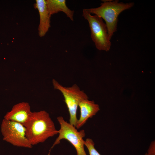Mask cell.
Returning <instances> with one entry per match:
<instances>
[{
	"label": "cell",
	"mask_w": 155,
	"mask_h": 155,
	"mask_svg": "<svg viewBox=\"0 0 155 155\" xmlns=\"http://www.w3.org/2000/svg\"><path fill=\"white\" fill-rule=\"evenodd\" d=\"M144 155H146V153Z\"/></svg>",
	"instance_id": "4fadbf2b"
},
{
	"label": "cell",
	"mask_w": 155,
	"mask_h": 155,
	"mask_svg": "<svg viewBox=\"0 0 155 155\" xmlns=\"http://www.w3.org/2000/svg\"><path fill=\"white\" fill-rule=\"evenodd\" d=\"M24 126L26 137L32 146L43 143L58 133L49 114L44 110L32 112L30 119Z\"/></svg>",
	"instance_id": "6da1fadb"
},
{
	"label": "cell",
	"mask_w": 155,
	"mask_h": 155,
	"mask_svg": "<svg viewBox=\"0 0 155 155\" xmlns=\"http://www.w3.org/2000/svg\"><path fill=\"white\" fill-rule=\"evenodd\" d=\"M1 131L3 140L13 145L28 148L32 147L26 137V128L21 124L4 119Z\"/></svg>",
	"instance_id": "8992f818"
},
{
	"label": "cell",
	"mask_w": 155,
	"mask_h": 155,
	"mask_svg": "<svg viewBox=\"0 0 155 155\" xmlns=\"http://www.w3.org/2000/svg\"><path fill=\"white\" fill-rule=\"evenodd\" d=\"M46 5L50 15L62 11L71 21L73 20L74 11L70 10L66 5L65 0H46Z\"/></svg>",
	"instance_id": "30bf717a"
},
{
	"label": "cell",
	"mask_w": 155,
	"mask_h": 155,
	"mask_svg": "<svg viewBox=\"0 0 155 155\" xmlns=\"http://www.w3.org/2000/svg\"><path fill=\"white\" fill-rule=\"evenodd\" d=\"M57 119L60 126V128L58 130L59 135L50 149L48 155L54 147L59 144L63 139L67 140L76 149L77 155H87L84 148L85 131H78L75 126L65 121L62 116L58 117Z\"/></svg>",
	"instance_id": "5b68a950"
},
{
	"label": "cell",
	"mask_w": 155,
	"mask_h": 155,
	"mask_svg": "<svg viewBox=\"0 0 155 155\" xmlns=\"http://www.w3.org/2000/svg\"><path fill=\"white\" fill-rule=\"evenodd\" d=\"M84 145L87 148L90 155H101L95 148L94 143L91 139H86L85 141Z\"/></svg>",
	"instance_id": "8fae6325"
},
{
	"label": "cell",
	"mask_w": 155,
	"mask_h": 155,
	"mask_svg": "<svg viewBox=\"0 0 155 155\" xmlns=\"http://www.w3.org/2000/svg\"><path fill=\"white\" fill-rule=\"evenodd\" d=\"M82 16L87 20L91 31V37L96 48L106 51L111 48V43L106 24L98 16L92 15L87 10H83Z\"/></svg>",
	"instance_id": "3957f363"
},
{
	"label": "cell",
	"mask_w": 155,
	"mask_h": 155,
	"mask_svg": "<svg viewBox=\"0 0 155 155\" xmlns=\"http://www.w3.org/2000/svg\"><path fill=\"white\" fill-rule=\"evenodd\" d=\"M35 6L39 11L40 22L38 27L39 35L40 37L45 36L51 27V15L48 11L46 0H36Z\"/></svg>",
	"instance_id": "9c48e42d"
},
{
	"label": "cell",
	"mask_w": 155,
	"mask_h": 155,
	"mask_svg": "<svg viewBox=\"0 0 155 155\" xmlns=\"http://www.w3.org/2000/svg\"><path fill=\"white\" fill-rule=\"evenodd\" d=\"M32 113L29 103L20 102L13 105L11 110L5 115L4 119L18 123L24 126L30 119Z\"/></svg>",
	"instance_id": "52a82bcc"
},
{
	"label": "cell",
	"mask_w": 155,
	"mask_h": 155,
	"mask_svg": "<svg viewBox=\"0 0 155 155\" xmlns=\"http://www.w3.org/2000/svg\"><path fill=\"white\" fill-rule=\"evenodd\" d=\"M79 106L80 109V115L75 127L77 129L82 126L89 118L95 115L100 110L98 104H95L94 101L90 100L88 99L82 100Z\"/></svg>",
	"instance_id": "ba28073f"
},
{
	"label": "cell",
	"mask_w": 155,
	"mask_h": 155,
	"mask_svg": "<svg viewBox=\"0 0 155 155\" xmlns=\"http://www.w3.org/2000/svg\"><path fill=\"white\" fill-rule=\"evenodd\" d=\"M52 83L54 88L62 94L69 114V123L75 127L78 120L76 116L78 107L82 100L88 99V96L76 84L70 87H65L55 79L53 80Z\"/></svg>",
	"instance_id": "277c9868"
},
{
	"label": "cell",
	"mask_w": 155,
	"mask_h": 155,
	"mask_svg": "<svg viewBox=\"0 0 155 155\" xmlns=\"http://www.w3.org/2000/svg\"><path fill=\"white\" fill-rule=\"evenodd\" d=\"M103 1L99 7L86 9L90 14L96 15L104 20L111 39L117 31L119 15L123 11L132 7L134 3L119 2L118 0Z\"/></svg>",
	"instance_id": "7a4b0ae2"
},
{
	"label": "cell",
	"mask_w": 155,
	"mask_h": 155,
	"mask_svg": "<svg viewBox=\"0 0 155 155\" xmlns=\"http://www.w3.org/2000/svg\"><path fill=\"white\" fill-rule=\"evenodd\" d=\"M146 155H155V142H152L148 150Z\"/></svg>",
	"instance_id": "7c38bea8"
}]
</instances>
